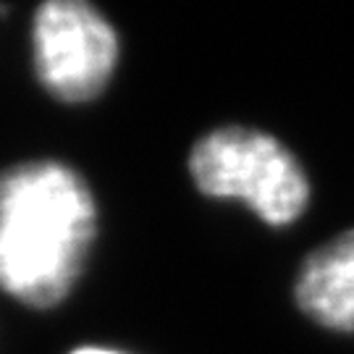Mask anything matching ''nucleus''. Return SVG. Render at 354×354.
I'll list each match as a JSON object with an SVG mask.
<instances>
[{"label": "nucleus", "mask_w": 354, "mask_h": 354, "mask_svg": "<svg viewBox=\"0 0 354 354\" xmlns=\"http://www.w3.org/2000/svg\"><path fill=\"white\" fill-rule=\"evenodd\" d=\"M294 297L299 310L315 323L354 333V228L317 247L304 260Z\"/></svg>", "instance_id": "nucleus-4"}, {"label": "nucleus", "mask_w": 354, "mask_h": 354, "mask_svg": "<svg viewBox=\"0 0 354 354\" xmlns=\"http://www.w3.org/2000/svg\"><path fill=\"white\" fill-rule=\"evenodd\" d=\"M97 236V205L71 165L50 158L0 171V291L32 310L74 291Z\"/></svg>", "instance_id": "nucleus-1"}, {"label": "nucleus", "mask_w": 354, "mask_h": 354, "mask_svg": "<svg viewBox=\"0 0 354 354\" xmlns=\"http://www.w3.org/2000/svg\"><path fill=\"white\" fill-rule=\"evenodd\" d=\"M68 354H124V352H115V349H105V346H79V349H71Z\"/></svg>", "instance_id": "nucleus-5"}, {"label": "nucleus", "mask_w": 354, "mask_h": 354, "mask_svg": "<svg viewBox=\"0 0 354 354\" xmlns=\"http://www.w3.org/2000/svg\"><path fill=\"white\" fill-rule=\"evenodd\" d=\"M189 174L207 197H239L270 226H289L310 203L299 160L276 137L223 127L192 147Z\"/></svg>", "instance_id": "nucleus-2"}, {"label": "nucleus", "mask_w": 354, "mask_h": 354, "mask_svg": "<svg viewBox=\"0 0 354 354\" xmlns=\"http://www.w3.org/2000/svg\"><path fill=\"white\" fill-rule=\"evenodd\" d=\"M32 58L39 84L61 102H89L118 64V35L84 0H48L32 19Z\"/></svg>", "instance_id": "nucleus-3"}]
</instances>
